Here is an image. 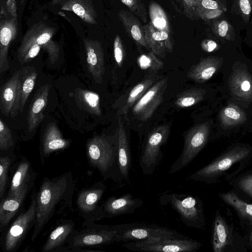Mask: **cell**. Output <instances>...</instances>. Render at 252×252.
<instances>
[{"mask_svg":"<svg viewBox=\"0 0 252 252\" xmlns=\"http://www.w3.org/2000/svg\"><path fill=\"white\" fill-rule=\"evenodd\" d=\"M75 182L70 172L52 179L45 177L36 195V222L32 235L34 241L48 221L56 214L73 212Z\"/></svg>","mask_w":252,"mask_h":252,"instance_id":"obj_1","label":"cell"},{"mask_svg":"<svg viewBox=\"0 0 252 252\" xmlns=\"http://www.w3.org/2000/svg\"><path fill=\"white\" fill-rule=\"evenodd\" d=\"M86 155L90 164L97 169L105 179L123 180L118 159V140L114 141L104 136H95L86 144Z\"/></svg>","mask_w":252,"mask_h":252,"instance_id":"obj_2","label":"cell"},{"mask_svg":"<svg viewBox=\"0 0 252 252\" xmlns=\"http://www.w3.org/2000/svg\"><path fill=\"white\" fill-rule=\"evenodd\" d=\"M83 228L74 230L69 236L63 252H87V248L98 247L118 242V231L113 225L84 221Z\"/></svg>","mask_w":252,"mask_h":252,"instance_id":"obj_3","label":"cell"},{"mask_svg":"<svg viewBox=\"0 0 252 252\" xmlns=\"http://www.w3.org/2000/svg\"><path fill=\"white\" fill-rule=\"evenodd\" d=\"M159 201L163 205L169 204L186 226L201 228L204 225L202 203L198 197L184 193H163Z\"/></svg>","mask_w":252,"mask_h":252,"instance_id":"obj_4","label":"cell"},{"mask_svg":"<svg viewBox=\"0 0 252 252\" xmlns=\"http://www.w3.org/2000/svg\"><path fill=\"white\" fill-rule=\"evenodd\" d=\"M201 244L185 238L158 237L140 242L124 243L122 246L126 249L142 252H194Z\"/></svg>","mask_w":252,"mask_h":252,"instance_id":"obj_5","label":"cell"},{"mask_svg":"<svg viewBox=\"0 0 252 252\" xmlns=\"http://www.w3.org/2000/svg\"><path fill=\"white\" fill-rule=\"evenodd\" d=\"M36 195H32L30 205L13 222L6 232L1 246L4 252H14L19 247L29 230L36 222Z\"/></svg>","mask_w":252,"mask_h":252,"instance_id":"obj_6","label":"cell"},{"mask_svg":"<svg viewBox=\"0 0 252 252\" xmlns=\"http://www.w3.org/2000/svg\"><path fill=\"white\" fill-rule=\"evenodd\" d=\"M210 130V123L198 124L189 129L184 136L183 151L169 169L175 173L190 163L206 144Z\"/></svg>","mask_w":252,"mask_h":252,"instance_id":"obj_7","label":"cell"},{"mask_svg":"<svg viewBox=\"0 0 252 252\" xmlns=\"http://www.w3.org/2000/svg\"><path fill=\"white\" fill-rule=\"evenodd\" d=\"M170 133L167 125L158 126L148 136L142 149L139 163L144 175H150L161 162V146L166 142Z\"/></svg>","mask_w":252,"mask_h":252,"instance_id":"obj_8","label":"cell"},{"mask_svg":"<svg viewBox=\"0 0 252 252\" xmlns=\"http://www.w3.org/2000/svg\"><path fill=\"white\" fill-rule=\"evenodd\" d=\"M118 231V242H140L158 237L185 238L173 229L144 223H132L113 225Z\"/></svg>","mask_w":252,"mask_h":252,"instance_id":"obj_9","label":"cell"},{"mask_svg":"<svg viewBox=\"0 0 252 252\" xmlns=\"http://www.w3.org/2000/svg\"><path fill=\"white\" fill-rule=\"evenodd\" d=\"M105 189V185L99 182L89 188L82 189L78 193L76 204L85 221L94 222L106 218L102 206L98 205Z\"/></svg>","mask_w":252,"mask_h":252,"instance_id":"obj_10","label":"cell"},{"mask_svg":"<svg viewBox=\"0 0 252 252\" xmlns=\"http://www.w3.org/2000/svg\"><path fill=\"white\" fill-rule=\"evenodd\" d=\"M249 153L250 150L245 148L237 147L232 149L196 171L189 178L196 181L210 182L233 164L246 158Z\"/></svg>","mask_w":252,"mask_h":252,"instance_id":"obj_11","label":"cell"},{"mask_svg":"<svg viewBox=\"0 0 252 252\" xmlns=\"http://www.w3.org/2000/svg\"><path fill=\"white\" fill-rule=\"evenodd\" d=\"M55 29L43 22L33 24L26 32L19 47L36 43L41 45L49 57L51 64L54 63L60 55V47L52 38Z\"/></svg>","mask_w":252,"mask_h":252,"instance_id":"obj_12","label":"cell"},{"mask_svg":"<svg viewBox=\"0 0 252 252\" xmlns=\"http://www.w3.org/2000/svg\"><path fill=\"white\" fill-rule=\"evenodd\" d=\"M167 86V79L156 81L133 106L132 114L139 120L146 121L153 115L162 101Z\"/></svg>","mask_w":252,"mask_h":252,"instance_id":"obj_13","label":"cell"},{"mask_svg":"<svg viewBox=\"0 0 252 252\" xmlns=\"http://www.w3.org/2000/svg\"><path fill=\"white\" fill-rule=\"evenodd\" d=\"M83 42L88 69L94 80L101 83L105 72L104 51L101 42L89 38H84Z\"/></svg>","mask_w":252,"mask_h":252,"instance_id":"obj_14","label":"cell"},{"mask_svg":"<svg viewBox=\"0 0 252 252\" xmlns=\"http://www.w3.org/2000/svg\"><path fill=\"white\" fill-rule=\"evenodd\" d=\"M143 200L126 193L121 196L109 197L102 205L106 218L131 214L142 206Z\"/></svg>","mask_w":252,"mask_h":252,"instance_id":"obj_15","label":"cell"},{"mask_svg":"<svg viewBox=\"0 0 252 252\" xmlns=\"http://www.w3.org/2000/svg\"><path fill=\"white\" fill-rule=\"evenodd\" d=\"M145 38L149 49L156 56L164 58L167 53H171L173 43L171 34L155 28L151 22L144 26Z\"/></svg>","mask_w":252,"mask_h":252,"instance_id":"obj_16","label":"cell"},{"mask_svg":"<svg viewBox=\"0 0 252 252\" xmlns=\"http://www.w3.org/2000/svg\"><path fill=\"white\" fill-rule=\"evenodd\" d=\"M19 70L2 85L0 94V106L2 113L6 116L14 118L19 111L17 108L18 87Z\"/></svg>","mask_w":252,"mask_h":252,"instance_id":"obj_17","label":"cell"},{"mask_svg":"<svg viewBox=\"0 0 252 252\" xmlns=\"http://www.w3.org/2000/svg\"><path fill=\"white\" fill-rule=\"evenodd\" d=\"M17 33V20L11 18L1 20L0 23V73L9 69L8 49Z\"/></svg>","mask_w":252,"mask_h":252,"instance_id":"obj_18","label":"cell"},{"mask_svg":"<svg viewBox=\"0 0 252 252\" xmlns=\"http://www.w3.org/2000/svg\"><path fill=\"white\" fill-rule=\"evenodd\" d=\"M51 86L45 84L38 89L31 103L27 116L29 132L34 131L43 121Z\"/></svg>","mask_w":252,"mask_h":252,"instance_id":"obj_19","label":"cell"},{"mask_svg":"<svg viewBox=\"0 0 252 252\" xmlns=\"http://www.w3.org/2000/svg\"><path fill=\"white\" fill-rule=\"evenodd\" d=\"M35 178V173L32 170L30 162L23 158L18 163L12 176L7 195H16L25 189L32 188Z\"/></svg>","mask_w":252,"mask_h":252,"instance_id":"obj_20","label":"cell"},{"mask_svg":"<svg viewBox=\"0 0 252 252\" xmlns=\"http://www.w3.org/2000/svg\"><path fill=\"white\" fill-rule=\"evenodd\" d=\"M70 141L64 139L55 123H50L46 128L42 140L41 160L55 151L66 149Z\"/></svg>","mask_w":252,"mask_h":252,"instance_id":"obj_21","label":"cell"},{"mask_svg":"<svg viewBox=\"0 0 252 252\" xmlns=\"http://www.w3.org/2000/svg\"><path fill=\"white\" fill-rule=\"evenodd\" d=\"M229 87L235 97L252 102V76L247 70L233 71L229 80Z\"/></svg>","mask_w":252,"mask_h":252,"instance_id":"obj_22","label":"cell"},{"mask_svg":"<svg viewBox=\"0 0 252 252\" xmlns=\"http://www.w3.org/2000/svg\"><path fill=\"white\" fill-rule=\"evenodd\" d=\"M74 226L75 223L71 220H61L49 234L41 252H59L74 230Z\"/></svg>","mask_w":252,"mask_h":252,"instance_id":"obj_23","label":"cell"},{"mask_svg":"<svg viewBox=\"0 0 252 252\" xmlns=\"http://www.w3.org/2000/svg\"><path fill=\"white\" fill-rule=\"evenodd\" d=\"M222 62V58L215 56L203 58L189 69L188 77L197 83L207 81L221 67Z\"/></svg>","mask_w":252,"mask_h":252,"instance_id":"obj_24","label":"cell"},{"mask_svg":"<svg viewBox=\"0 0 252 252\" xmlns=\"http://www.w3.org/2000/svg\"><path fill=\"white\" fill-rule=\"evenodd\" d=\"M37 76L36 69L32 66H26L19 70L18 87L17 108L22 113L26 103L32 91Z\"/></svg>","mask_w":252,"mask_h":252,"instance_id":"obj_25","label":"cell"},{"mask_svg":"<svg viewBox=\"0 0 252 252\" xmlns=\"http://www.w3.org/2000/svg\"><path fill=\"white\" fill-rule=\"evenodd\" d=\"M118 159L120 172L124 180L129 181L131 161L127 136L122 117L118 118Z\"/></svg>","mask_w":252,"mask_h":252,"instance_id":"obj_26","label":"cell"},{"mask_svg":"<svg viewBox=\"0 0 252 252\" xmlns=\"http://www.w3.org/2000/svg\"><path fill=\"white\" fill-rule=\"evenodd\" d=\"M118 15L128 35L137 44L149 49L144 26L134 14L127 10H121L119 11Z\"/></svg>","mask_w":252,"mask_h":252,"instance_id":"obj_27","label":"cell"},{"mask_svg":"<svg viewBox=\"0 0 252 252\" xmlns=\"http://www.w3.org/2000/svg\"><path fill=\"white\" fill-rule=\"evenodd\" d=\"M61 9L74 12L88 24H97V14L91 0H67Z\"/></svg>","mask_w":252,"mask_h":252,"instance_id":"obj_28","label":"cell"},{"mask_svg":"<svg viewBox=\"0 0 252 252\" xmlns=\"http://www.w3.org/2000/svg\"><path fill=\"white\" fill-rule=\"evenodd\" d=\"M32 188L24 189L21 193L13 196L7 195L0 204V223L7 225L19 211L26 195Z\"/></svg>","mask_w":252,"mask_h":252,"instance_id":"obj_29","label":"cell"},{"mask_svg":"<svg viewBox=\"0 0 252 252\" xmlns=\"http://www.w3.org/2000/svg\"><path fill=\"white\" fill-rule=\"evenodd\" d=\"M159 79L158 76L155 75H149L137 84L129 93L127 99L118 114L126 115L133 106Z\"/></svg>","mask_w":252,"mask_h":252,"instance_id":"obj_30","label":"cell"},{"mask_svg":"<svg viewBox=\"0 0 252 252\" xmlns=\"http://www.w3.org/2000/svg\"><path fill=\"white\" fill-rule=\"evenodd\" d=\"M230 242L228 226L221 216L217 213L215 219L212 235V248L215 252H222Z\"/></svg>","mask_w":252,"mask_h":252,"instance_id":"obj_31","label":"cell"},{"mask_svg":"<svg viewBox=\"0 0 252 252\" xmlns=\"http://www.w3.org/2000/svg\"><path fill=\"white\" fill-rule=\"evenodd\" d=\"M76 95L77 102L83 109L93 115H101L100 98L97 94L88 90L78 89Z\"/></svg>","mask_w":252,"mask_h":252,"instance_id":"obj_32","label":"cell"},{"mask_svg":"<svg viewBox=\"0 0 252 252\" xmlns=\"http://www.w3.org/2000/svg\"><path fill=\"white\" fill-rule=\"evenodd\" d=\"M219 119L224 127H230L245 122L247 116L238 106L234 104H229L221 110Z\"/></svg>","mask_w":252,"mask_h":252,"instance_id":"obj_33","label":"cell"},{"mask_svg":"<svg viewBox=\"0 0 252 252\" xmlns=\"http://www.w3.org/2000/svg\"><path fill=\"white\" fill-rule=\"evenodd\" d=\"M222 9L216 0H197L196 13L198 19L206 20L218 17L223 12Z\"/></svg>","mask_w":252,"mask_h":252,"instance_id":"obj_34","label":"cell"},{"mask_svg":"<svg viewBox=\"0 0 252 252\" xmlns=\"http://www.w3.org/2000/svg\"><path fill=\"white\" fill-rule=\"evenodd\" d=\"M149 14L150 22L155 28L171 34L170 27L167 15L158 3L154 1L150 2Z\"/></svg>","mask_w":252,"mask_h":252,"instance_id":"obj_35","label":"cell"},{"mask_svg":"<svg viewBox=\"0 0 252 252\" xmlns=\"http://www.w3.org/2000/svg\"><path fill=\"white\" fill-rule=\"evenodd\" d=\"M206 92L201 88L187 90L177 95L175 105L180 108H187L201 101Z\"/></svg>","mask_w":252,"mask_h":252,"instance_id":"obj_36","label":"cell"},{"mask_svg":"<svg viewBox=\"0 0 252 252\" xmlns=\"http://www.w3.org/2000/svg\"><path fill=\"white\" fill-rule=\"evenodd\" d=\"M220 197L224 201L233 207L241 216L252 220V204L243 201L231 192L220 193Z\"/></svg>","mask_w":252,"mask_h":252,"instance_id":"obj_37","label":"cell"},{"mask_svg":"<svg viewBox=\"0 0 252 252\" xmlns=\"http://www.w3.org/2000/svg\"><path fill=\"white\" fill-rule=\"evenodd\" d=\"M138 63L141 69L151 71H157L163 66V63L152 51L141 55L138 59Z\"/></svg>","mask_w":252,"mask_h":252,"instance_id":"obj_38","label":"cell"},{"mask_svg":"<svg viewBox=\"0 0 252 252\" xmlns=\"http://www.w3.org/2000/svg\"><path fill=\"white\" fill-rule=\"evenodd\" d=\"M213 32L218 36L227 40H232L234 31L232 26L225 20L215 21L212 27Z\"/></svg>","mask_w":252,"mask_h":252,"instance_id":"obj_39","label":"cell"},{"mask_svg":"<svg viewBox=\"0 0 252 252\" xmlns=\"http://www.w3.org/2000/svg\"><path fill=\"white\" fill-rule=\"evenodd\" d=\"M14 141L11 131L6 124L0 119V150L6 151L12 147Z\"/></svg>","mask_w":252,"mask_h":252,"instance_id":"obj_40","label":"cell"},{"mask_svg":"<svg viewBox=\"0 0 252 252\" xmlns=\"http://www.w3.org/2000/svg\"><path fill=\"white\" fill-rule=\"evenodd\" d=\"M130 11L139 17L144 22H147V15L145 6L141 0H120Z\"/></svg>","mask_w":252,"mask_h":252,"instance_id":"obj_41","label":"cell"},{"mask_svg":"<svg viewBox=\"0 0 252 252\" xmlns=\"http://www.w3.org/2000/svg\"><path fill=\"white\" fill-rule=\"evenodd\" d=\"M11 162V158L8 156L0 158V197L2 198L4 193L7 181L8 172Z\"/></svg>","mask_w":252,"mask_h":252,"instance_id":"obj_42","label":"cell"},{"mask_svg":"<svg viewBox=\"0 0 252 252\" xmlns=\"http://www.w3.org/2000/svg\"><path fill=\"white\" fill-rule=\"evenodd\" d=\"M114 56L117 65L121 67L122 65L124 59V50L121 38L119 35L115 36L114 44Z\"/></svg>","mask_w":252,"mask_h":252,"instance_id":"obj_43","label":"cell"},{"mask_svg":"<svg viewBox=\"0 0 252 252\" xmlns=\"http://www.w3.org/2000/svg\"><path fill=\"white\" fill-rule=\"evenodd\" d=\"M184 13L191 20L198 19L196 13L197 0H182Z\"/></svg>","mask_w":252,"mask_h":252,"instance_id":"obj_44","label":"cell"},{"mask_svg":"<svg viewBox=\"0 0 252 252\" xmlns=\"http://www.w3.org/2000/svg\"><path fill=\"white\" fill-rule=\"evenodd\" d=\"M239 186L245 193L252 196V174L242 177L239 182Z\"/></svg>","mask_w":252,"mask_h":252,"instance_id":"obj_45","label":"cell"},{"mask_svg":"<svg viewBox=\"0 0 252 252\" xmlns=\"http://www.w3.org/2000/svg\"><path fill=\"white\" fill-rule=\"evenodd\" d=\"M239 6L244 19L246 21L249 20L252 11V4L250 0H239Z\"/></svg>","mask_w":252,"mask_h":252,"instance_id":"obj_46","label":"cell"},{"mask_svg":"<svg viewBox=\"0 0 252 252\" xmlns=\"http://www.w3.org/2000/svg\"><path fill=\"white\" fill-rule=\"evenodd\" d=\"M6 9L11 17L17 19L16 0H6Z\"/></svg>","mask_w":252,"mask_h":252,"instance_id":"obj_47","label":"cell"},{"mask_svg":"<svg viewBox=\"0 0 252 252\" xmlns=\"http://www.w3.org/2000/svg\"><path fill=\"white\" fill-rule=\"evenodd\" d=\"M201 47L204 51L211 52L217 49L218 45L214 41L205 40L201 43Z\"/></svg>","mask_w":252,"mask_h":252,"instance_id":"obj_48","label":"cell"},{"mask_svg":"<svg viewBox=\"0 0 252 252\" xmlns=\"http://www.w3.org/2000/svg\"><path fill=\"white\" fill-rule=\"evenodd\" d=\"M63 0H52V5H56V4L61 2Z\"/></svg>","mask_w":252,"mask_h":252,"instance_id":"obj_49","label":"cell"},{"mask_svg":"<svg viewBox=\"0 0 252 252\" xmlns=\"http://www.w3.org/2000/svg\"><path fill=\"white\" fill-rule=\"evenodd\" d=\"M214 0L217 1L220 5V0Z\"/></svg>","mask_w":252,"mask_h":252,"instance_id":"obj_50","label":"cell"},{"mask_svg":"<svg viewBox=\"0 0 252 252\" xmlns=\"http://www.w3.org/2000/svg\"><path fill=\"white\" fill-rule=\"evenodd\" d=\"M251 241H252V232L251 233Z\"/></svg>","mask_w":252,"mask_h":252,"instance_id":"obj_51","label":"cell"},{"mask_svg":"<svg viewBox=\"0 0 252 252\" xmlns=\"http://www.w3.org/2000/svg\"><path fill=\"white\" fill-rule=\"evenodd\" d=\"M178 2H181V0H176Z\"/></svg>","mask_w":252,"mask_h":252,"instance_id":"obj_52","label":"cell"},{"mask_svg":"<svg viewBox=\"0 0 252 252\" xmlns=\"http://www.w3.org/2000/svg\"><path fill=\"white\" fill-rule=\"evenodd\" d=\"M250 0L251 3V4H252V0Z\"/></svg>","mask_w":252,"mask_h":252,"instance_id":"obj_53","label":"cell"}]
</instances>
